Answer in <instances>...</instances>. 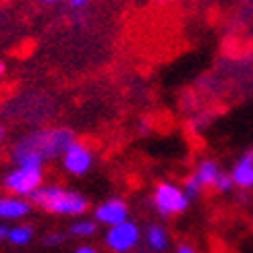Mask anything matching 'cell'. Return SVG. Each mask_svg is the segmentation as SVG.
I'll list each match as a JSON object with an SVG mask.
<instances>
[{"label": "cell", "instance_id": "6da1fadb", "mask_svg": "<svg viewBox=\"0 0 253 253\" xmlns=\"http://www.w3.org/2000/svg\"><path fill=\"white\" fill-rule=\"evenodd\" d=\"M29 202L48 214L69 218H81L89 210V202L85 195L73 191V189H62L58 185H42L29 197Z\"/></svg>", "mask_w": 253, "mask_h": 253}, {"label": "cell", "instance_id": "7a4b0ae2", "mask_svg": "<svg viewBox=\"0 0 253 253\" xmlns=\"http://www.w3.org/2000/svg\"><path fill=\"white\" fill-rule=\"evenodd\" d=\"M23 141L34 147L48 162V160H54V158H62L67 147L77 141V137L67 126H54V129H40L36 133H29L23 137Z\"/></svg>", "mask_w": 253, "mask_h": 253}, {"label": "cell", "instance_id": "3957f363", "mask_svg": "<svg viewBox=\"0 0 253 253\" xmlns=\"http://www.w3.org/2000/svg\"><path fill=\"white\" fill-rule=\"evenodd\" d=\"M189 204L191 202H189V197L185 195L181 185H176L172 181H162L154 187L152 206L158 212V216H162V218L178 216L189 208Z\"/></svg>", "mask_w": 253, "mask_h": 253}, {"label": "cell", "instance_id": "277c9868", "mask_svg": "<svg viewBox=\"0 0 253 253\" xmlns=\"http://www.w3.org/2000/svg\"><path fill=\"white\" fill-rule=\"evenodd\" d=\"M143 239V230L135 220H125V222L106 228L104 233V245L110 253H131L139 247Z\"/></svg>", "mask_w": 253, "mask_h": 253}, {"label": "cell", "instance_id": "5b68a950", "mask_svg": "<svg viewBox=\"0 0 253 253\" xmlns=\"http://www.w3.org/2000/svg\"><path fill=\"white\" fill-rule=\"evenodd\" d=\"M2 185L8 191V195L29 199L42 185H44V168H19V166H15L13 170L4 176Z\"/></svg>", "mask_w": 253, "mask_h": 253}, {"label": "cell", "instance_id": "8992f818", "mask_svg": "<svg viewBox=\"0 0 253 253\" xmlns=\"http://www.w3.org/2000/svg\"><path fill=\"white\" fill-rule=\"evenodd\" d=\"M62 162V170L71 176H85L91 168H93V162H96V158H93V152L91 147L81 143V141H75L67 147V152L62 154L60 158Z\"/></svg>", "mask_w": 253, "mask_h": 253}, {"label": "cell", "instance_id": "52a82bcc", "mask_svg": "<svg viewBox=\"0 0 253 253\" xmlns=\"http://www.w3.org/2000/svg\"><path fill=\"white\" fill-rule=\"evenodd\" d=\"M100 226H117L125 220H129V204L123 197H108L102 204L93 208V216H91Z\"/></svg>", "mask_w": 253, "mask_h": 253}, {"label": "cell", "instance_id": "ba28073f", "mask_svg": "<svg viewBox=\"0 0 253 253\" xmlns=\"http://www.w3.org/2000/svg\"><path fill=\"white\" fill-rule=\"evenodd\" d=\"M34 212V204L25 197L17 195H6L0 197V222H21L23 218H27Z\"/></svg>", "mask_w": 253, "mask_h": 253}, {"label": "cell", "instance_id": "9c48e42d", "mask_svg": "<svg viewBox=\"0 0 253 253\" xmlns=\"http://www.w3.org/2000/svg\"><path fill=\"white\" fill-rule=\"evenodd\" d=\"M230 176H233V183L237 189H243V191L253 189V150L237 158L233 170H230Z\"/></svg>", "mask_w": 253, "mask_h": 253}, {"label": "cell", "instance_id": "30bf717a", "mask_svg": "<svg viewBox=\"0 0 253 253\" xmlns=\"http://www.w3.org/2000/svg\"><path fill=\"white\" fill-rule=\"evenodd\" d=\"M143 241L147 245V251H152V253H164L168 247H170V235H168V230L158 222H152L143 230Z\"/></svg>", "mask_w": 253, "mask_h": 253}, {"label": "cell", "instance_id": "8fae6325", "mask_svg": "<svg viewBox=\"0 0 253 253\" xmlns=\"http://www.w3.org/2000/svg\"><path fill=\"white\" fill-rule=\"evenodd\" d=\"M193 174H195V178L206 189V187H214V183L218 181V176L222 174V168H220V164L216 160H210V158H206V160L197 162Z\"/></svg>", "mask_w": 253, "mask_h": 253}, {"label": "cell", "instance_id": "7c38bea8", "mask_svg": "<svg viewBox=\"0 0 253 253\" xmlns=\"http://www.w3.org/2000/svg\"><path fill=\"white\" fill-rule=\"evenodd\" d=\"M98 228L100 224L96 222L93 218H75L73 222L69 224V237H75V239H83V241H87V239H93L98 235Z\"/></svg>", "mask_w": 253, "mask_h": 253}, {"label": "cell", "instance_id": "4fadbf2b", "mask_svg": "<svg viewBox=\"0 0 253 253\" xmlns=\"http://www.w3.org/2000/svg\"><path fill=\"white\" fill-rule=\"evenodd\" d=\"M34 237H36L34 226L27 224V222H17V224L10 226V235H8L6 243H10L13 247H25L34 241Z\"/></svg>", "mask_w": 253, "mask_h": 253}, {"label": "cell", "instance_id": "5bb4252c", "mask_svg": "<svg viewBox=\"0 0 253 253\" xmlns=\"http://www.w3.org/2000/svg\"><path fill=\"white\" fill-rule=\"evenodd\" d=\"M181 187H183L185 195L189 197V202H195V199H199V197H202V193H204V185L197 181L195 174H189Z\"/></svg>", "mask_w": 253, "mask_h": 253}, {"label": "cell", "instance_id": "9a60e30c", "mask_svg": "<svg viewBox=\"0 0 253 253\" xmlns=\"http://www.w3.org/2000/svg\"><path fill=\"white\" fill-rule=\"evenodd\" d=\"M69 239V233H62V230H52V233L42 237V245L44 247H60L65 245Z\"/></svg>", "mask_w": 253, "mask_h": 253}, {"label": "cell", "instance_id": "2e32d148", "mask_svg": "<svg viewBox=\"0 0 253 253\" xmlns=\"http://www.w3.org/2000/svg\"><path fill=\"white\" fill-rule=\"evenodd\" d=\"M214 191H218V193H228V191H233L235 189V183H233V176H230V172H224L222 170V174L218 176V181L214 183Z\"/></svg>", "mask_w": 253, "mask_h": 253}, {"label": "cell", "instance_id": "e0dca14e", "mask_svg": "<svg viewBox=\"0 0 253 253\" xmlns=\"http://www.w3.org/2000/svg\"><path fill=\"white\" fill-rule=\"evenodd\" d=\"M8 235H10V224L0 222V241H8Z\"/></svg>", "mask_w": 253, "mask_h": 253}, {"label": "cell", "instance_id": "ac0fdd59", "mask_svg": "<svg viewBox=\"0 0 253 253\" xmlns=\"http://www.w3.org/2000/svg\"><path fill=\"white\" fill-rule=\"evenodd\" d=\"M174 253H199V251H197L193 245H189V243H181V245L176 247Z\"/></svg>", "mask_w": 253, "mask_h": 253}, {"label": "cell", "instance_id": "d6986e66", "mask_svg": "<svg viewBox=\"0 0 253 253\" xmlns=\"http://www.w3.org/2000/svg\"><path fill=\"white\" fill-rule=\"evenodd\" d=\"M89 2H91V0H69V6L75 8V10H79V8H85Z\"/></svg>", "mask_w": 253, "mask_h": 253}, {"label": "cell", "instance_id": "ffe728a7", "mask_svg": "<svg viewBox=\"0 0 253 253\" xmlns=\"http://www.w3.org/2000/svg\"><path fill=\"white\" fill-rule=\"evenodd\" d=\"M73 253H100V251L93 247V245H85V243H83V245H79Z\"/></svg>", "mask_w": 253, "mask_h": 253}, {"label": "cell", "instance_id": "44dd1931", "mask_svg": "<svg viewBox=\"0 0 253 253\" xmlns=\"http://www.w3.org/2000/svg\"><path fill=\"white\" fill-rule=\"evenodd\" d=\"M44 4H58V2H62V0H42Z\"/></svg>", "mask_w": 253, "mask_h": 253}, {"label": "cell", "instance_id": "7402d4cb", "mask_svg": "<svg viewBox=\"0 0 253 253\" xmlns=\"http://www.w3.org/2000/svg\"><path fill=\"white\" fill-rule=\"evenodd\" d=\"M4 71H6V65H4V62H2V60H0V77H2V75H4Z\"/></svg>", "mask_w": 253, "mask_h": 253}, {"label": "cell", "instance_id": "603a6c76", "mask_svg": "<svg viewBox=\"0 0 253 253\" xmlns=\"http://www.w3.org/2000/svg\"><path fill=\"white\" fill-rule=\"evenodd\" d=\"M2 137H4V126L0 125V141H2Z\"/></svg>", "mask_w": 253, "mask_h": 253}, {"label": "cell", "instance_id": "cb8c5ba5", "mask_svg": "<svg viewBox=\"0 0 253 253\" xmlns=\"http://www.w3.org/2000/svg\"><path fill=\"white\" fill-rule=\"evenodd\" d=\"M139 253H145V251H139Z\"/></svg>", "mask_w": 253, "mask_h": 253}]
</instances>
